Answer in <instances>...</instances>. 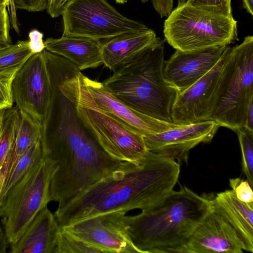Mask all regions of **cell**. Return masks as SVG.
<instances>
[{
  "instance_id": "cell-34",
  "label": "cell",
  "mask_w": 253,
  "mask_h": 253,
  "mask_svg": "<svg viewBox=\"0 0 253 253\" xmlns=\"http://www.w3.org/2000/svg\"><path fill=\"white\" fill-rule=\"evenodd\" d=\"M243 128L253 132V101L251 102L249 107Z\"/></svg>"
},
{
  "instance_id": "cell-6",
  "label": "cell",
  "mask_w": 253,
  "mask_h": 253,
  "mask_svg": "<svg viewBox=\"0 0 253 253\" xmlns=\"http://www.w3.org/2000/svg\"><path fill=\"white\" fill-rule=\"evenodd\" d=\"M253 36L227 47L217 81L210 120L236 132L244 126L253 101Z\"/></svg>"
},
{
  "instance_id": "cell-19",
  "label": "cell",
  "mask_w": 253,
  "mask_h": 253,
  "mask_svg": "<svg viewBox=\"0 0 253 253\" xmlns=\"http://www.w3.org/2000/svg\"><path fill=\"white\" fill-rule=\"evenodd\" d=\"M151 29L127 33L101 42L103 64L113 72L129 62L157 39Z\"/></svg>"
},
{
  "instance_id": "cell-39",
  "label": "cell",
  "mask_w": 253,
  "mask_h": 253,
  "mask_svg": "<svg viewBox=\"0 0 253 253\" xmlns=\"http://www.w3.org/2000/svg\"><path fill=\"white\" fill-rule=\"evenodd\" d=\"M178 1V5H180L181 4H183V3L185 2L186 0H177Z\"/></svg>"
},
{
  "instance_id": "cell-8",
  "label": "cell",
  "mask_w": 253,
  "mask_h": 253,
  "mask_svg": "<svg viewBox=\"0 0 253 253\" xmlns=\"http://www.w3.org/2000/svg\"><path fill=\"white\" fill-rule=\"evenodd\" d=\"M56 164L43 156L6 193L0 217L9 245L17 242L36 215L49 201V187Z\"/></svg>"
},
{
  "instance_id": "cell-33",
  "label": "cell",
  "mask_w": 253,
  "mask_h": 253,
  "mask_svg": "<svg viewBox=\"0 0 253 253\" xmlns=\"http://www.w3.org/2000/svg\"><path fill=\"white\" fill-rule=\"evenodd\" d=\"M68 0H48L46 11L52 18L61 15L62 9Z\"/></svg>"
},
{
  "instance_id": "cell-29",
  "label": "cell",
  "mask_w": 253,
  "mask_h": 253,
  "mask_svg": "<svg viewBox=\"0 0 253 253\" xmlns=\"http://www.w3.org/2000/svg\"><path fill=\"white\" fill-rule=\"evenodd\" d=\"M229 185L238 200L246 203L253 204L252 187L247 180L240 178H231Z\"/></svg>"
},
{
  "instance_id": "cell-32",
  "label": "cell",
  "mask_w": 253,
  "mask_h": 253,
  "mask_svg": "<svg viewBox=\"0 0 253 253\" xmlns=\"http://www.w3.org/2000/svg\"><path fill=\"white\" fill-rule=\"evenodd\" d=\"M29 37V45L34 54L41 52L45 49L42 33L34 30L30 32Z\"/></svg>"
},
{
  "instance_id": "cell-17",
  "label": "cell",
  "mask_w": 253,
  "mask_h": 253,
  "mask_svg": "<svg viewBox=\"0 0 253 253\" xmlns=\"http://www.w3.org/2000/svg\"><path fill=\"white\" fill-rule=\"evenodd\" d=\"M61 231L54 214L45 206L35 216L23 235L10 245L11 253H58Z\"/></svg>"
},
{
  "instance_id": "cell-15",
  "label": "cell",
  "mask_w": 253,
  "mask_h": 253,
  "mask_svg": "<svg viewBox=\"0 0 253 253\" xmlns=\"http://www.w3.org/2000/svg\"><path fill=\"white\" fill-rule=\"evenodd\" d=\"M227 46L218 45L191 51L176 50L165 61V81L176 93L183 91L214 67Z\"/></svg>"
},
{
  "instance_id": "cell-26",
  "label": "cell",
  "mask_w": 253,
  "mask_h": 253,
  "mask_svg": "<svg viewBox=\"0 0 253 253\" xmlns=\"http://www.w3.org/2000/svg\"><path fill=\"white\" fill-rule=\"evenodd\" d=\"M98 253L103 252L75 237L61 228L58 253Z\"/></svg>"
},
{
  "instance_id": "cell-22",
  "label": "cell",
  "mask_w": 253,
  "mask_h": 253,
  "mask_svg": "<svg viewBox=\"0 0 253 253\" xmlns=\"http://www.w3.org/2000/svg\"><path fill=\"white\" fill-rule=\"evenodd\" d=\"M42 135V128L20 112L16 137L10 153L7 180L19 158L32 145L41 140Z\"/></svg>"
},
{
  "instance_id": "cell-24",
  "label": "cell",
  "mask_w": 253,
  "mask_h": 253,
  "mask_svg": "<svg viewBox=\"0 0 253 253\" xmlns=\"http://www.w3.org/2000/svg\"><path fill=\"white\" fill-rule=\"evenodd\" d=\"M42 157L43 152L41 140L32 145L18 160L5 183L2 202L9 189L33 165Z\"/></svg>"
},
{
  "instance_id": "cell-36",
  "label": "cell",
  "mask_w": 253,
  "mask_h": 253,
  "mask_svg": "<svg viewBox=\"0 0 253 253\" xmlns=\"http://www.w3.org/2000/svg\"><path fill=\"white\" fill-rule=\"evenodd\" d=\"M243 8L247 12L253 15V0H242Z\"/></svg>"
},
{
  "instance_id": "cell-7",
  "label": "cell",
  "mask_w": 253,
  "mask_h": 253,
  "mask_svg": "<svg viewBox=\"0 0 253 253\" xmlns=\"http://www.w3.org/2000/svg\"><path fill=\"white\" fill-rule=\"evenodd\" d=\"M163 33L168 43L181 51L229 45L238 40L237 21L233 15L208 11L185 2L167 17Z\"/></svg>"
},
{
  "instance_id": "cell-20",
  "label": "cell",
  "mask_w": 253,
  "mask_h": 253,
  "mask_svg": "<svg viewBox=\"0 0 253 253\" xmlns=\"http://www.w3.org/2000/svg\"><path fill=\"white\" fill-rule=\"evenodd\" d=\"M213 207L236 230L244 250L253 252V204L238 200L232 190L218 193L211 199Z\"/></svg>"
},
{
  "instance_id": "cell-21",
  "label": "cell",
  "mask_w": 253,
  "mask_h": 253,
  "mask_svg": "<svg viewBox=\"0 0 253 253\" xmlns=\"http://www.w3.org/2000/svg\"><path fill=\"white\" fill-rule=\"evenodd\" d=\"M19 118V112L14 107L0 110V206L8 177L10 153Z\"/></svg>"
},
{
  "instance_id": "cell-23",
  "label": "cell",
  "mask_w": 253,
  "mask_h": 253,
  "mask_svg": "<svg viewBox=\"0 0 253 253\" xmlns=\"http://www.w3.org/2000/svg\"><path fill=\"white\" fill-rule=\"evenodd\" d=\"M29 41H19L0 50V74L18 72L33 55Z\"/></svg>"
},
{
  "instance_id": "cell-31",
  "label": "cell",
  "mask_w": 253,
  "mask_h": 253,
  "mask_svg": "<svg viewBox=\"0 0 253 253\" xmlns=\"http://www.w3.org/2000/svg\"><path fill=\"white\" fill-rule=\"evenodd\" d=\"M7 6H0V41L10 44L9 21Z\"/></svg>"
},
{
  "instance_id": "cell-14",
  "label": "cell",
  "mask_w": 253,
  "mask_h": 253,
  "mask_svg": "<svg viewBox=\"0 0 253 253\" xmlns=\"http://www.w3.org/2000/svg\"><path fill=\"white\" fill-rule=\"evenodd\" d=\"M226 48L213 68L188 88L176 93L171 109L173 123L188 125L210 120L214 93Z\"/></svg>"
},
{
  "instance_id": "cell-16",
  "label": "cell",
  "mask_w": 253,
  "mask_h": 253,
  "mask_svg": "<svg viewBox=\"0 0 253 253\" xmlns=\"http://www.w3.org/2000/svg\"><path fill=\"white\" fill-rule=\"evenodd\" d=\"M243 250L237 232L213 206L193 230L185 248V253H241Z\"/></svg>"
},
{
  "instance_id": "cell-5",
  "label": "cell",
  "mask_w": 253,
  "mask_h": 253,
  "mask_svg": "<svg viewBox=\"0 0 253 253\" xmlns=\"http://www.w3.org/2000/svg\"><path fill=\"white\" fill-rule=\"evenodd\" d=\"M50 73L59 89L73 104L104 111L143 136L184 126L160 120L132 109L116 97L102 83L84 76L65 58L57 59Z\"/></svg>"
},
{
  "instance_id": "cell-4",
  "label": "cell",
  "mask_w": 253,
  "mask_h": 253,
  "mask_svg": "<svg viewBox=\"0 0 253 253\" xmlns=\"http://www.w3.org/2000/svg\"><path fill=\"white\" fill-rule=\"evenodd\" d=\"M165 62L164 41L157 38L102 83L116 97L132 109L172 122L171 109L176 92L164 79Z\"/></svg>"
},
{
  "instance_id": "cell-25",
  "label": "cell",
  "mask_w": 253,
  "mask_h": 253,
  "mask_svg": "<svg viewBox=\"0 0 253 253\" xmlns=\"http://www.w3.org/2000/svg\"><path fill=\"white\" fill-rule=\"evenodd\" d=\"M241 149L243 171L250 185L253 186V132L244 128L236 131Z\"/></svg>"
},
{
  "instance_id": "cell-3",
  "label": "cell",
  "mask_w": 253,
  "mask_h": 253,
  "mask_svg": "<svg viewBox=\"0 0 253 253\" xmlns=\"http://www.w3.org/2000/svg\"><path fill=\"white\" fill-rule=\"evenodd\" d=\"M212 206L211 199L181 187L140 213L125 215L124 224L140 253H185L190 234Z\"/></svg>"
},
{
  "instance_id": "cell-9",
  "label": "cell",
  "mask_w": 253,
  "mask_h": 253,
  "mask_svg": "<svg viewBox=\"0 0 253 253\" xmlns=\"http://www.w3.org/2000/svg\"><path fill=\"white\" fill-rule=\"evenodd\" d=\"M61 15L63 36L104 40L149 29L143 23L121 14L107 0H68Z\"/></svg>"
},
{
  "instance_id": "cell-1",
  "label": "cell",
  "mask_w": 253,
  "mask_h": 253,
  "mask_svg": "<svg viewBox=\"0 0 253 253\" xmlns=\"http://www.w3.org/2000/svg\"><path fill=\"white\" fill-rule=\"evenodd\" d=\"M43 156L57 169L51 178L49 201L65 203L115 171L133 163L107 154L85 127L73 104L54 88L49 115L42 130Z\"/></svg>"
},
{
  "instance_id": "cell-13",
  "label": "cell",
  "mask_w": 253,
  "mask_h": 253,
  "mask_svg": "<svg viewBox=\"0 0 253 253\" xmlns=\"http://www.w3.org/2000/svg\"><path fill=\"white\" fill-rule=\"evenodd\" d=\"M219 127L214 121L209 120L143 136V138L149 151L180 164L187 162L190 151L196 146L210 142Z\"/></svg>"
},
{
  "instance_id": "cell-12",
  "label": "cell",
  "mask_w": 253,
  "mask_h": 253,
  "mask_svg": "<svg viewBox=\"0 0 253 253\" xmlns=\"http://www.w3.org/2000/svg\"><path fill=\"white\" fill-rule=\"evenodd\" d=\"M126 212H105L61 227L103 253H140L131 242L124 218Z\"/></svg>"
},
{
  "instance_id": "cell-37",
  "label": "cell",
  "mask_w": 253,
  "mask_h": 253,
  "mask_svg": "<svg viewBox=\"0 0 253 253\" xmlns=\"http://www.w3.org/2000/svg\"><path fill=\"white\" fill-rule=\"evenodd\" d=\"M11 3V0H0V6L5 5L8 6Z\"/></svg>"
},
{
  "instance_id": "cell-28",
  "label": "cell",
  "mask_w": 253,
  "mask_h": 253,
  "mask_svg": "<svg viewBox=\"0 0 253 253\" xmlns=\"http://www.w3.org/2000/svg\"><path fill=\"white\" fill-rule=\"evenodd\" d=\"M17 72L0 74V110L13 106V80Z\"/></svg>"
},
{
  "instance_id": "cell-30",
  "label": "cell",
  "mask_w": 253,
  "mask_h": 253,
  "mask_svg": "<svg viewBox=\"0 0 253 253\" xmlns=\"http://www.w3.org/2000/svg\"><path fill=\"white\" fill-rule=\"evenodd\" d=\"M11 3L16 9L39 12L46 9L48 0H11Z\"/></svg>"
},
{
  "instance_id": "cell-10",
  "label": "cell",
  "mask_w": 253,
  "mask_h": 253,
  "mask_svg": "<svg viewBox=\"0 0 253 253\" xmlns=\"http://www.w3.org/2000/svg\"><path fill=\"white\" fill-rule=\"evenodd\" d=\"M73 105L84 126L112 158L135 163L148 152L141 134L100 110Z\"/></svg>"
},
{
  "instance_id": "cell-27",
  "label": "cell",
  "mask_w": 253,
  "mask_h": 253,
  "mask_svg": "<svg viewBox=\"0 0 253 253\" xmlns=\"http://www.w3.org/2000/svg\"><path fill=\"white\" fill-rule=\"evenodd\" d=\"M190 5L208 11L232 16L231 0H186Z\"/></svg>"
},
{
  "instance_id": "cell-38",
  "label": "cell",
  "mask_w": 253,
  "mask_h": 253,
  "mask_svg": "<svg viewBox=\"0 0 253 253\" xmlns=\"http://www.w3.org/2000/svg\"><path fill=\"white\" fill-rule=\"evenodd\" d=\"M11 44L6 43L0 41V50L6 47H7L8 46L10 45Z\"/></svg>"
},
{
  "instance_id": "cell-35",
  "label": "cell",
  "mask_w": 253,
  "mask_h": 253,
  "mask_svg": "<svg viewBox=\"0 0 253 253\" xmlns=\"http://www.w3.org/2000/svg\"><path fill=\"white\" fill-rule=\"evenodd\" d=\"M9 244L3 229L0 225V253H6Z\"/></svg>"
},
{
  "instance_id": "cell-18",
  "label": "cell",
  "mask_w": 253,
  "mask_h": 253,
  "mask_svg": "<svg viewBox=\"0 0 253 253\" xmlns=\"http://www.w3.org/2000/svg\"><path fill=\"white\" fill-rule=\"evenodd\" d=\"M44 43L46 50L67 59L80 71L95 68L103 64L101 40L62 36L58 39L48 38Z\"/></svg>"
},
{
  "instance_id": "cell-11",
  "label": "cell",
  "mask_w": 253,
  "mask_h": 253,
  "mask_svg": "<svg viewBox=\"0 0 253 253\" xmlns=\"http://www.w3.org/2000/svg\"><path fill=\"white\" fill-rule=\"evenodd\" d=\"M12 92L19 111L43 130L53 96L52 82L44 49L33 54L17 72L12 82Z\"/></svg>"
},
{
  "instance_id": "cell-2",
  "label": "cell",
  "mask_w": 253,
  "mask_h": 253,
  "mask_svg": "<svg viewBox=\"0 0 253 253\" xmlns=\"http://www.w3.org/2000/svg\"><path fill=\"white\" fill-rule=\"evenodd\" d=\"M180 164L148 151L138 162L115 171L58 206L54 213L62 227L95 215L149 209L171 192Z\"/></svg>"
}]
</instances>
